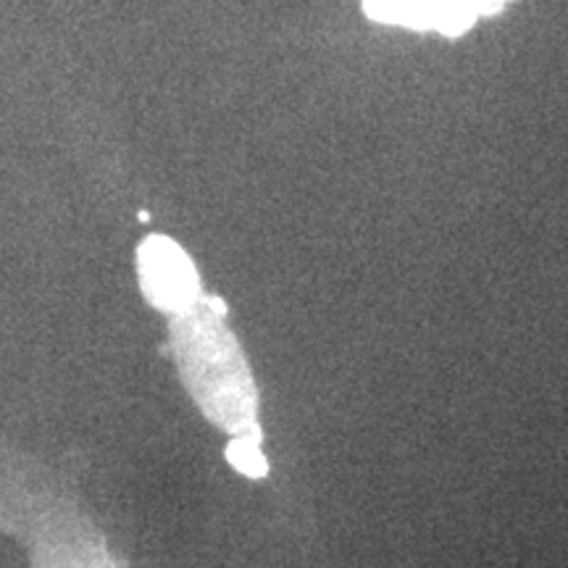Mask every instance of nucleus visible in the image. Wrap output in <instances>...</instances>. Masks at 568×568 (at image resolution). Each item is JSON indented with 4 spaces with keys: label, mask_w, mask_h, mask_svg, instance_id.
I'll use <instances>...</instances> for the list:
<instances>
[{
    "label": "nucleus",
    "mask_w": 568,
    "mask_h": 568,
    "mask_svg": "<svg viewBox=\"0 0 568 568\" xmlns=\"http://www.w3.org/2000/svg\"><path fill=\"white\" fill-rule=\"evenodd\" d=\"M32 548V568H126L105 537L67 503L51 500L21 524Z\"/></svg>",
    "instance_id": "obj_2"
},
{
    "label": "nucleus",
    "mask_w": 568,
    "mask_h": 568,
    "mask_svg": "<svg viewBox=\"0 0 568 568\" xmlns=\"http://www.w3.org/2000/svg\"><path fill=\"white\" fill-rule=\"evenodd\" d=\"M468 3L477 9V13L481 17V13H489V11H497L500 9L503 3H508V0H468Z\"/></svg>",
    "instance_id": "obj_6"
},
{
    "label": "nucleus",
    "mask_w": 568,
    "mask_h": 568,
    "mask_svg": "<svg viewBox=\"0 0 568 568\" xmlns=\"http://www.w3.org/2000/svg\"><path fill=\"white\" fill-rule=\"evenodd\" d=\"M176 368L203 416L234 437H261L255 387L237 339L224 316L201 297L193 308L172 316Z\"/></svg>",
    "instance_id": "obj_1"
},
{
    "label": "nucleus",
    "mask_w": 568,
    "mask_h": 568,
    "mask_svg": "<svg viewBox=\"0 0 568 568\" xmlns=\"http://www.w3.org/2000/svg\"><path fill=\"white\" fill-rule=\"evenodd\" d=\"M364 11L385 24L437 30L443 34L471 30L479 17L468 0H364Z\"/></svg>",
    "instance_id": "obj_4"
},
{
    "label": "nucleus",
    "mask_w": 568,
    "mask_h": 568,
    "mask_svg": "<svg viewBox=\"0 0 568 568\" xmlns=\"http://www.w3.org/2000/svg\"><path fill=\"white\" fill-rule=\"evenodd\" d=\"M258 439L261 437H234L230 447H226V458H230V464L237 468L240 474H245V477H266L268 466H266V458L264 453H261L258 447Z\"/></svg>",
    "instance_id": "obj_5"
},
{
    "label": "nucleus",
    "mask_w": 568,
    "mask_h": 568,
    "mask_svg": "<svg viewBox=\"0 0 568 568\" xmlns=\"http://www.w3.org/2000/svg\"><path fill=\"white\" fill-rule=\"evenodd\" d=\"M138 276L142 295L163 314H182L203 297L201 280L190 255L163 234H151L140 243Z\"/></svg>",
    "instance_id": "obj_3"
}]
</instances>
